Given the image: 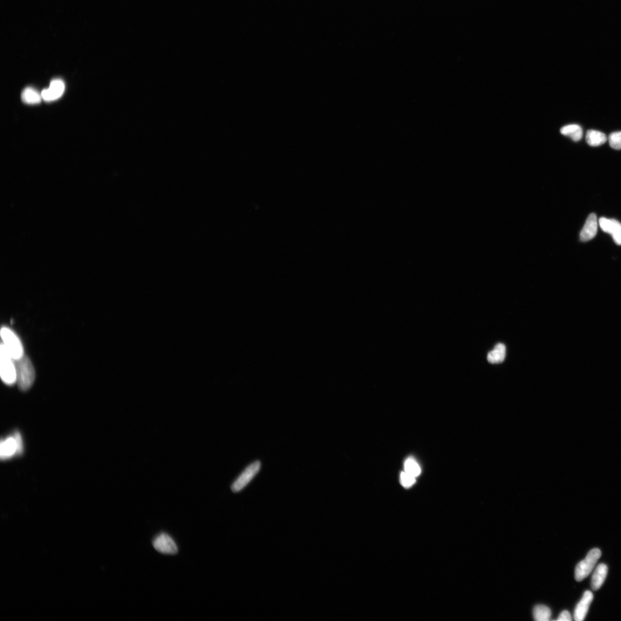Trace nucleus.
I'll list each match as a JSON object with an SVG mask.
<instances>
[{
	"label": "nucleus",
	"instance_id": "7ed1b4c3",
	"mask_svg": "<svg viewBox=\"0 0 621 621\" xmlns=\"http://www.w3.org/2000/svg\"><path fill=\"white\" fill-rule=\"evenodd\" d=\"M3 344L11 357L19 359L24 355V349L21 341L11 329L3 327L1 330Z\"/></svg>",
	"mask_w": 621,
	"mask_h": 621
},
{
	"label": "nucleus",
	"instance_id": "0eeeda50",
	"mask_svg": "<svg viewBox=\"0 0 621 621\" xmlns=\"http://www.w3.org/2000/svg\"><path fill=\"white\" fill-rule=\"evenodd\" d=\"M18 445L13 434L1 441L0 457L2 460H10L18 455Z\"/></svg>",
	"mask_w": 621,
	"mask_h": 621
},
{
	"label": "nucleus",
	"instance_id": "dca6fc26",
	"mask_svg": "<svg viewBox=\"0 0 621 621\" xmlns=\"http://www.w3.org/2000/svg\"><path fill=\"white\" fill-rule=\"evenodd\" d=\"M551 610L545 605H537L534 608V618L537 621H548L551 616Z\"/></svg>",
	"mask_w": 621,
	"mask_h": 621
},
{
	"label": "nucleus",
	"instance_id": "f8f14e48",
	"mask_svg": "<svg viewBox=\"0 0 621 621\" xmlns=\"http://www.w3.org/2000/svg\"><path fill=\"white\" fill-rule=\"evenodd\" d=\"M586 141L588 145L592 147L601 146L607 141V138L604 133L590 129L586 134Z\"/></svg>",
	"mask_w": 621,
	"mask_h": 621
},
{
	"label": "nucleus",
	"instance_id": "412c9836",
	"mask_svg": "<svg viewBox=\"0 0 621 621\" xmlns=\"http://www.w3.org/2000/svg\"><path fill=\"white\" fill-rule=\"evenodd\" d=\"M13 436H14L15 440L18 445V455H21L24 451V444L22 436L19 431H15L13 433Z\"/></svg>",
	"mask_w": 621,
	"mask_h": 621
},
{
	"label": "nucleus",
	"instance_id": "f3484780",
	"mask_svg": "<svg viewBox=\"0 0 621 621\" xmlns=\"http://www.w3.org/2000/svg\"><path fill=\"white\" fill-rule=\"evenodd\" d=\"M608 234H611L615 244L621 245V223L615 219H611V223Z\"/></svg>",
	"mask_w": 621,
	"mask_h": 621
},
{
	"label": "nucleus",
	"instance_id": "4468645a",
	"mask_svg": "<svg viewBox=\"0 0 621 621\" xmlns=\"http://www.w3.org/2000/svg\"><path fill=\"white\" fill-rule=\"evenodd\" d=\"M506 357V346L502 344H497L492 351L488 353L487 359L492 364L502 363Z\"/></svg>",
	"mask_w": 621,
	"mask_h": 621
},
{
	"label": "nucleus",
	"instance_id": "f03ea898",
	"mask_svg": "<svg viewBox=\"0 0 621 621\" xmlns=\"http://www.w3.org/2000/svg\"><path fill=\"white\" fill-rule=\"evenodd\" d=\"M0 375L3 381L8 385L16 383V371L15 359L8 353L3 343L0 349Z\"/></svg>",
	"mask_w": 621,
	"mask_h": 621
},
{
	"label": "nucleus",
	"instance_id": "a211bd4d",
	"mask_svg": "<svg viewBox=\"0 0 621 621\" xmlns=\"http://www.w3.org/2000/svg\"><path fill=\"white\" fill-rule=\"evenodd\" d=\"M405 470L406 472L415 477L419 476L421 472L420 468L418 464L414 459H409L406 460L405 463Z\"/></svg>",
	"mask_w": 621,
	"mask_h": 621
},
{
	"label": "nucleus",
	"instance_id": "9b49d317",
	"mask_svg": "<svg viewBox=\"0 0 621 621\" xmlns=\"http://www.w3.org/2000/svg\"><path fill=\"white\" fill-rule=\"evenodd\" d=\"M607 572L608 568L606 564H599L592 577V587L594 590L597 591L602 587L606 578Z\"/></svg>",
	"mask_w": 621,
	"mask_h": 621
},
{
	"label": "nucleus",
	"instance_id": "39448f33",
	"mask_svg": "<svg viewBox=\"0 0 621 621\" xmlns=\"http://www.w3.org/2000/svg\"><path fill=\"white\" fill-rule=\"evenodd\" d=\"M260 463L255 461L247 467L232 486L234 493H238L244 489L254 478L260 470Z\"/></svg>",
	"mask_w": 621,
	"mask_h": 621
},
{
	"label": "nucleus",
	"instance_id": "2eb2a0df",
	"mask_svg": "<svg viewBox=\"0 0 621 621\" xmlns=\"http://www.w3.org/2000/svg\"><path fill=\"white\" fill-rule=\"evenodd\" d=\"M22 101L28 104H37L40 103L42 97L41 94L32 88H26L21 93Z\"/></svg>",
	"mask_w": 621,
	"mask_h": 621
},
{
	"label": "nucleus",
	"instance_id": "6ab92c4d",
	"mask_svg": "<svg viewBox=\"0 0 621 621\" xmlns=\"http://www.w3.org/2000/svg\"><path fill=\"white\" fill-rule=\"evenodd\" d=\"M608 141L612 148L617 150H621V132L611 134Z\"/></svg>",
	"mask_w": 621,
	"mask_h": 621
},
{
	"label": "nucleus",
	"instance_id": "1a4fd4ad",
	"mask_svg": "<svg viewBox=\"0 0 621 621\" xmlns=\"http://www.w3.org/2000/svg\"><path fill=\"white\" fill-rule=\"evenodd\" d=\"M598 232V220L595 214H590L580 234L582 242H587L596 236Z\"/></svg>",
	"mask_w": 621,
	"mask_h": 621
},
{
	"label": "nucleus",
	"instance_id": "9d476101",
	"mask_svg": "<svg viewBox=\"0 0 621 621\" xmlns=\"http://www.w3.org/2000/svg\"><path fill=\"white\" fill-rule=\"evenodd\" d=\"M593 594L590 591H586L580 602L577 603L574 612V619L576 621L583 620L588 613L589 607L593 600Z\"/></svg>",
	"mask_w": 621,
	"mask_h": 621
},
{
	"label": "nucleus",
	"instance_id": "ddd939ff",
	"mask_svg": "<svg viewBox=\"0 0 621 621\" xmlns=\"http://www.w3.org/2000/svg\"><path fill=\"white\" fill-rule=\"evenodd\" d=\"M560 132L564 136L570 137L575 142L579 141L583 137V129L577 124H570L564 126L560 129Z\"/></svg>",
	"mask_w": 621,
	"mask_h": 621
},
{
	"label": "nucleus",
	"instance_id": "6e6552de",
	"mask_svg": "<svg viewBox=\"0 0 621 621\" xmlns=\"http://www.w3.org/2000/svg\"><path fill=\"white\" fill-rule=\"evenodd\" d=\"M65 89L63 81L55 79L51 82L49 88L44 89L41 93L42 99L46 102H53L62 96Z\"/></svg>",
	"mask_w": 621,
	"mask_h": 621
},
{
	"label": "nucleus",
	"instance_id": "f257e3e1",
	"mask_svg": "<svg viewBox=\"0 0 621 621\" xmlns=\"http://www.w3.org/2000/svg\"><path fill=\"white\" fill-rule=\"evenodd\" d=\"M16 371V383L22 391L31 388L36 380V371L31 360L24 355L15 359Z\"/></svg>",
	"mask_w": 621,
	"mask_h": 621
},
{
	"label": "nucleus",
	"instance_id": "20e7f679",
	"mask_svg": "<svg viewBox=\"0 0 621 621\" xmlns=\"http://www.w3.org/2000/svg\"><path fill=\"white\" fill-rule=\"evenodd\" d=\"M601 551L598 548L591 550L585 558L577 564L575 568V577L577 581H581L587 577L596 566L598 560L601 557Z\"/></svg>",
	"mask_w": 621,
	"mask_h": 621
},
{
	"label": "nucleus",
	"instance_id": "4be33fe9",
	"mask_svg": "<svg viewBox=\"0 0 621 621\" xmlns=\"http://www.w3.org/2000/svg\"><path fill=\"white\" fill-rule=\"evenodd\" d=\"M557 620H561V621H563V620L570 621V620H572V617H571V615L570 613H569L568 611L565 610V611H563L562 613H561V614H560L559 616V618Z\"/></svg>",
	"mask_w": 621,
	"mask_h": 621
},
{
	"label": "nucleus",
	"instance_id": "aec40b11",
	"mask_svg": "<svg viewBox=\"0 0 621 621\" xmlns=\"http://www.w3.org/2000/svg\"><path fill=\"white\" fill-rule=\"evenodd\" d=\"M401 481L403 487H410L415 483V477L405 471L401 473Z\"/></svg>",
	"mask_w": 621,
	"mask_h": 621
},
{
	"label": "nucleus",
	"instance_id": "423d86ee",
	"mask_svg": "<svg viewBox=\"0 0 621 621\" xmlns=\"http://www.w3.org/2000/svg\"><path fill=\"white\" fill-rule=\"evenodd\" d=\"M154 548L159 553L166 554H175L178 552V547L173 538L166 533H161L156 537L153 543Z\"/></svg>",
	"mask_w": 621,
	"mask_h": 621
}]
</instances>
